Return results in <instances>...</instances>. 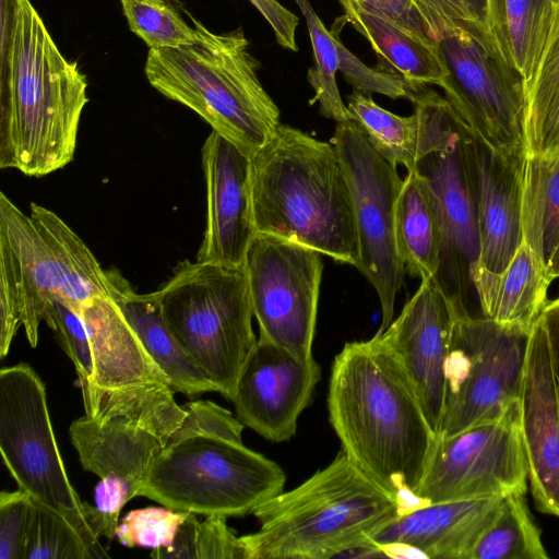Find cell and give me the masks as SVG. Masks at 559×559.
I'll return each mask as SVG.
<instances>
[{
    "instance_id": "cell-25",
    "label": "cell",
    "mask_w": 559,
    "mask_h": 559,
    "mask_svg": "<svg viewBox=\"0 0 559 559\" xmlns=\"http://www.w3.org/2000/svg\"><path fill=\"white\" fill-rule=\"evenodd\" d=\"M111 275L110 296L119 306L146 352L165 373L175 392L188 396L217 386L186 354L169 329L157 292L138 294L118 274Z\"/></svg>"
},
{
    "instance_id": "cell-1",
    "label": "cell",
    "mask_w": 559,
    "mask_h": 559,
    "mask_svg": "<svg viewBox=\"0 0 559 559\" xmlns=\"http://www.w3.org/2000/svg\"><path fill=\"white\" fill-rule=\"evenodd\" d=\"M328 411L348 459L397 498L404 512L417 508L415 493L437 436L402 366L378 334L346 343L334 357Z\"/></svg>"
},
{
    "instance_id": "cell-34",
    "label": "cell",
    "mask_w": 559,
    "mask_h": 559,
    "mask_svg": "<svg viewBox=\"0 0 559 559\" xmlns=\"http://www.w3.org/2000/svg\"><path fill=\"white\" fill-rule=\"evenodd\" d=\"M307 23L314 64L308 70L307 79L314 91L310 104L319 103L320 114L337 122L352 120L336 84L340 67V39L324 26L307 0H295Z\"/></svg>"
},
{
    "instance_id": "cell-18",
    "label": "cell",
    "mask_w": 559,
    "mask_h": 559,
    "mask_svg": "<svg viewBox=\"0 0 559 559\" xmlns=\"http://www.w3.org/2000/svg\"><path fill=\"white\" fill-rule=\"evenodd\" d=\"M206 226L197 261L243 267L255 235L250 189V156L212 130L202 150Z\"/></svg>"
},
{
    "instance_id": "cell-9",
    "label": "cell",
    "mask_w": 559,
    "mask_h": 559,
    "mask_svg": "<svg viewBox=\"0 0 559 559\" xmlns=\"http://www.w3.org/2000/svg\"><path fill=\"white\" fill-rule=\"evenodd\" d=\"M444 97L469 134L499 157L522 164L525 157L526 93L483 22L450 27L436 38Z\"/></svg>"
},
{
    "instance_id": "cell-27",
    "label": "cell",
    "mask_w": 559,
    "mask_h": 559,
    "mask_svg": "<svg viewBox=\"0 0 559 559\" xmlns=\"http://www.w3.org/2000/svg\"><path fill=\"white\" fill-rule=\"evenodd\" d=\"M555 0H486L485 24L525 93L537 74L551 27Z\"/></svg>"
},
{
    "instance_id": "cell-44",
    "label": "cell",
    "mask_w": 559,
    "mask_h": 559,
    "mask_svg": "<svg viewBox=\"0 0 559 559\" xmlns=\"http://www.w3.org/2000/svg\"><path fill=\"white\" fill-rule=\"evenodd\" d=\"M22 324L19 292L9 264L0 259V357L10 350L13 337Z\"/></svg>"
},
{
    "instance_id": "cell-12",
    "label": "cell",
    "mask_w": 559,
    "mask_h": 559,
    "mask_svg": "<svg viewBox=\"0 0 559 559\" xmlns=\"http://www.w3.org/2000/svg\"><path fill=\"white\" fill-rule=\"evenodd\" d=\"M352 194L359 243L357 269L376 289L382 310L377 333L393 321L405 271L394 235L395 205L404 180L369 143L353 120L336 123L331 139Z\"/></svg>"
},
{
    "instance_id": "cell-30",
    "label": "cell",
    "mask_w": 559,
    "mask_h": 559,
    "mask_svg": "<svg viewBox=\"0 0 559 559\" xmlns=\"http://www.w3.org/2000/svg\"><path fill=\"white\" fill-rule=\"evenodd\" d=\"M522 239L559 278V154L525 156L521 168Z\"/></svg>"
},
{
    "instance_id": "cell-40",
    "label": "cell",
    "mask_w": 559,
    "mask_h": 559,
    "mask_svg": "<svg viewBox=\"0 0 559 559\" xmlns=\"http://www.w3.org/2000/svg\"><path fill=\"white\" fill-rule=\"evenodd\" d=\"M32 498L22 489L0 495V559H23Z\"/></svg>"
},
{
    "instance_id": "cell-41",
    "label": "cell",
    "mask_w": 559,
    "mask_h": 559,
    "mask_svg": "<svg viewBox=\"0 0 559 559\" xmlns=\"http://www.w3.org/2000/svg\"><path fill=\"white\" fill-rule=\"evenodd\" d=\"M435 38L443 31L467 22L485 23L486 0H414Z\"/></svg>"
},
{
    "instance_id": "cell-37",
    "label": "cell",
    "mask_w": 559,
    "mask_h": 559,
    "mask_svg": "<svg viewBox=\"0 0 559 559\" xmlns=\"http://www.w3.org/2000/svg\"><path fill=\"white\" fill-rule=\"evenodd\" d=\"M188 514L187 511L156 507L132 510L119 522L116 536L127 547H168Z\"/></svg>"
},
{
    "instance_id": "cell-10",
    "label": "cell",
    "mask_w": 559,
    "mask_h": 559,
    "mask_svg": "<svg viewBox=\"0 0 559 559\" xmlns=\"http://www.w3.org/2000/svg\"><path fill=\"white\" fill-rule=\"evenodd\" d=\"M0 450L19 488L62 515L82 537L92 559L107 558L67 475L55 438L46 388L27 364L0 370Z\"/></svg>"
},
{
    "instance_id": "cell-4",
    "label": "cell",
    "mask_w": 559,
    "mask_h": 559,
    "mask_svg": "<svg viewBox=\"0 0 559 559\" xmlns=\"http://www.w3.org/2000/svg\"><path fill=\"white\" fill-rule=\"evenodd\" d=\"M403 512L341 449L328 466L258 507L260 528L241 540L247 559L352 557L376 547V536Z\"/></svg>"
},
{
    "instance_id": "cell-46",
    "label": "cell",
    "mask_w": 559,
    "mask_h": 559,
    "mask_svg": "<svg viewBox=\"0 0 559 559\" xmlns=\"http://www.w3.org/2000/svg\"><path fill=\"white\" fill-rule=\"evenodd\" d=\"M195 513L189 512L186 520L180 524L176 536L168 547L155 548L153 558H197L198 559V535L200 522Z\"/></svg>"
},
{
    "instance_id": "cell-35",
    "label": "cell",
    "mask_w": 559,
    "mask_h": 559,
    "mask_svg": "<svg viewBox=\"0 0 559 559\" xmlns=\"http://www.w3.org/2000/svg\"><path fill=\"white\" fill-rule=\"evenodd\" d=\"M130 29L144 40L150 49L178 48L193 44L198 38L168 0H120Z\"/></svg>"
},
{
    "instance_id": "cell-38",
    "label": "cell",
    "mask_w": 559,
    "mask_h": 559,
    "mask_svg": "<svg viewBox=\"0 0 559 559\" xmlns=\"http://www.w3.org/2000/svg\"><path fill=\"white\" fill-rule=\"evenodd\" d=\"M47 325L58 334L62 348L74 364L82 393H85L94 377V359L82 317L55 298Z\"/></svg>"
},
{
    "instance_id": "cell-45",
    "label": "cell",
    "mask_w": 559,
    "mask_h": 559,
    "mask_svg": "<svg viewBox=\"0 0 559 559\" xmlns=\"http://www.w3.org/2000/svg\"><path fill=\"white\" fill-rule=\"evenodd\" d=\"M251 4L266 20L276 41L285 49L297 51L296 28L299 19L277 0H249Z\"/></svg>"
},
{
    "instance_id": "cell-24",
    "label": "cell",
    "mask_w": 559,
    "mask_h": 559,
    "mask_svg": "<svg viewBox=\"0 0 559 559\" xmlns=\"http://www.w3.org/2000/svg\"><path fill=\"white\" fill-rule=\"evenodd\" d=\"M69 433L84 469L123 484L131 499L139 496L164 448L153 432L122 417L97 420L85 415L70 425Z\"/></svg>"
},
{
    "instance_id": "cell-11",
    "label": "cell",
    "mask_w": 559,
    "mask_h": 559,
    "mask_svg": "<svg viewBox=\"0 0 559 559\" xmlns=\"http://www.w3.org/2000/svg\"><path fill=\"white\" fill-rule=\"evenodd\" d=\"M530 333L483 316L454 314L437 437L496 420L520 401Z\"/></svg>"
},
{
    "instance_id": "cell-14",
    "label": "cell",
    "mask_w": 559,
    "mask_h": 559,
    "mask_svg": "<svg viewBox=\"0 0 559 559\" xmlns=\"http://www.w3.org/2000/svg\"><path fill=\"white\" fill-rule=\"evenodd\" d=\"M259 338L311 358L321 253L276 236L255 233L243 263Z\"/></svg>"
},
{
    "instance_id": "cell-20",
    "label": "cell",
    "mask_w": 559,
    "mask_h": 559,
    "mask_svg": "<svg viewBox=\"0 0 559 559\" xmlns=\"http://www.w3.org/2000/svg\"><path fill=\"white\" fill-rule=\"evenodd\" d=\"M347 100L352 120L372 147L393 167L403 165L408 171L425 156L448 147L462 123L449 100L427 85L412 92L414 114L408 117L380 107L367 93L354 91Z\"/></svg>"
},
{
    "instance_id": "cell-43",
    "label": "cell",
    "mask_w": 559,
    "mask_h": 559,
    "mask_svg": "<svg viewBox=\"0 0 559 559\" xmlns=\"http://www.w3.org/2000/svg\"><path fill=\"white\" fill-rule=\"evenodd\" d=\"M366 11L386 19L408 32L436 44L437 40L414 0H354Z\"/></svg>"
},
{
    "instance_id": "cell-33",
    "label": "cell",
    "mask_w": 559,
    "mask_h": 559,
    "mask_svg": "<svg viewBox=\"0 0 559 559\" xmlns=\"http://www.w3.org/2000/svg\"><path fill=\"white\" fill-rule=\"evenodd\" d=\"M548 558L525 493L502 498L496 516L478 538L472 555V559Z\"/></svg>"
},
{
    "instance_id": "cell-28",
    "label": "cell",
    "mask_w": 559,
    "mask_h": 559,
    "mask_svg": "<svg viewBox=\"0 0 559 559\" xmlns=\"http://www.w3.org/2000/svg\"><path fill=\"white\" fill-rule=\"evenodd\" d=\"M394 235L405 274L432 278L441 248V215L436 192L417 170L408 171L399 194Z\"/></svg>"
},
{
    "instance_id": "cell-15",
    "label": "cell",
    "mask_w": 559,
    "mask_h": 559,
    "mask_svg": "<svg viewBox=\"0 0 559 559\" xmlns=\"http://www.w3.org/2000/svg\"><path fill=\"white\" fill-rule=\"evenodd\" d=\"M469 139L462 121L448 147L425 156L415 169L429 181L439 201L442 237L432 281L456 316L473 314L472 274L479 255Z\"/></svg>"
},
{
    "instance_id": "cell-42",
    "label": "cell",
    "mask_w": 559,
    "mask_h": 559,
    "mask_svg": "<svg viewBox=\"0 0 559 559\" xmlns=\"http://www.w3.org/2000/svg\"><path fill=\"white\" fill-rule=\"evenodd\" d=\"M226 516L212 514L200 523L198 559H247L241 540L226 524Z\"/></svg>"
},
{
    "instance_id": "cell-6",
    "label": "cell",
    "mask_w": 559,
    "mask_h": 559,
    "mask_svg": "<svg viewBox=\"0 0 559 559\" xmlns=\"http://www.w3.org/2000/svg\"><path fill=\"white\" fill-rule=\"evenodd\" d=\"M285 483L276 462L242 440L207 431L183 417L139 496L176 511L243 516L282 492Z\"/></svg>"
},
{
    "instance_id": "cell-47",
    "label": "cell",
    "mask_w": 559,
    "mask_h": 559,
    "mask_svg": "<svg viewBox=\"0 0 559 559\" xmlns=\"http://www.w3.org/2000/svg\"><path fill=\"white\" fill-rule=\"evenodd\" d=\"M559 401V298L548 301L539 314Z\"/></svg>"
},
{
    "instance_id": "cell-29",
    "label": "cell",
    "mask_w": 559,
    "mask_h": 559,
    "mask_svg": "<svg viewBox=\"0 0 559 559\" xmlns=\"http://www.w3.org/2000/svg\"><path fill=\"white\" fill-rule=\"evenodd\" d=\"M344 19L359 32L390 69L415 91L428 84L441 85L444 69L437 43H430L397 24L372 14L354 0H338Z\"/></svg>"
},
{
    "instance_id": "cell-13",
    "label": "cell",
    "mask_w": 559,
    "mask_h": 559,
    "mask_svg": "<svg viewBox=\"0 0 559 559\" xmlns=\"http://www.w3.org/2000/svg\"><path fill=\"white\" fill-rule=\"evenodd\" d=\"M528 466L520 401L500 418L437 437L415 493L417 506L525 493Z\"/></svg>"
},
{
    "instance_id": "cell-3",
    "label": "cell",
    "mask_w": 559,
    "mask_h": 559,
    "mask_svg": "<svg viewBox=\"0 0 559 559\" xmlns=\"http://www.w3.org/2000/svg\"><path fill=\"white\" fill-rule=\"evenodd\" d=\"M255 233L359 264L356 218L334 145L287 124L250 156Z\"/></svg>"
},
{
    "instance_id": "cell-19",
    "label": "cell",
    "mask_w": 559,
    "mask_h": 559,
    "mask_svg": "<svg viewBox=\"0 0 559 559\" xmlns=\"http://www.w3.org/2000/svg\"><path fill=\"white\" fill-rule=\"evenodd\" d=\"M520 408L535 506L540 512L559 516V401L539 318L530 333Z\"/></svg>"
},
{
    "instance_id": "cell-36",
    "label": "cell",
    "mask_w": 559,
    "mask_h": 559,
    "mask_svg": "<svg viewBox=\"0 0 559 559\" xmlns=\"http://www.w3.org/2000/svg\"><path fill=\"white\" fill-rule=\"evenodd\" d=\"M23 559H92V555L62 515L32 499Z\"/></svg>"
},
{
    "instance_id": "cell-21",
    "label": "cell",
    "mask_w": 559,
    "mask_h": 559,
    "mask_svg": "<svg viewBox=\"0 0 559 559\" xmlns=\"http://www.w3.org/2000/svg\"><path fill=\"white\" fill-rule=\"evenodd\" d=\"M476 219L479 238L478 261L472 274H500L522 242L521 168L469 139Z\"/></svg>"
},
{
    "instance_id": "cell-26",
    "label": "cell",
    "mask_w": 559,
    "mask_h": 559,
    "mask_svg": "<svg viewBox=\"0 0 559 559\" xmlns=\"http://www.w3.org/2000/svg\"><path fill=\"white\" fill-rule=\"evenodd\" d=\"M552 278L522 239L508 266L498 275L475 273L473 286L481 316L531 331L544 307Z\"/></svg>"
},
{
    "instance_id": "cell-39",
    "label": "cell",
    "mask_w": 559,
    "mask_h": 559,
    "mask_svg": "<svg viewBox=\"0 0 559 559\" xmlns=\"http://www.w3.org/2000/svg\"><path fill=\"white\" fill-rule=\"evenodd\" d=\"M340 67L345 80L354 87V91L362 93H379L392 99L406 97L409 99L413 90L397 73L386 70L369 68L352 53L341 41Z\"/></svg>"
},
{
    "instance_id": "cell-8",
    "label": "cell",
    "mask_w": 559,
    "mask_h": 559,
    "mask_svg": "<svg viewBox=\"0 0 559 559\" xmlns=\"http://www.w3.org/2000/svg\"><path fill=\"white\" fill-rule=\"evenodd\" d=\"M80 316L94 359L92 383L82 393L85 415L97 420L129 419L165 445L186 415L165 373L111 296L92 300Z\"/></svg>"
},
{
    "instance_id": "cell-5",
    "label": "cell",
    "mask_w": 559,
    "mask_h": 559,
    "mask_svg": "<svg viewBox=\"0 0 559 559\" xmlns=\"http://www.w3.org/2000/svg\"><path fill=\"white\" fill-rule=\"evenodd\" d=\"M192 21L197 40L178 48L150 49L145 75L160 94L192 109L251 156L281 126L280 109L259 80L260 63L240 28L217 34Z\"/></svg>"
},
{
    "instance_id": "cell-17",
    "label": "cell",
    "mask_w": 559,
    "mask_h": 559,
    "mask_svg": "<svg viewBox=\"0 0 559 559\" xmlns=\"http://www.w3.org/2000/svg\"><path fill=\"white\" fill-rule=\"evenodd\" d=\"M454 311L432 278H423L397 319L377 333L402 366L438 436L444 406V366Z\"/></svg>"
},
{
    "instance_id": "cell-48",
    "label": "cell",
    "mask_w": 559,
    "mask_h": 559,
    "mask_svg": "<svg viewBox=\"0 0 559 559\" xmlns=\"http://www.w3.org/2000/svg\"><path fill=\"white\" fill-rule=\"evenodd\" d=\"M556 1V0H555Z\"/></svg>"
},
{
    "instance_id": "cell-16",
    "label": "cell",
    "mask_w": 559,
    "mask_h": 559,
    "mask_svg": "<svg viewBox=\"0 0 559 559\" xmlns=\"http://www.w3.org/2000/svg\"><path fill=\"white\" fill-rule=\"evenodd\" d=\"M320 378L321 367L313 357L301 358L258 338L230 401L245 426L269 441H288Z\"/></svg>"
},
{
    "instance_id": "cell-31",
    "label": "cell",
    "mask_w": 559,
    "mask_h": 559,
    "mask_svg": "<svg viewBox=\"0 0 559 559\" xmlns=\"http://www.w3.org/2000/svg\"><path fill=\"white\" fill-rule=\"evenodd\" d=\"M31 217L48 241L59 272V299L80 314L98 297L110 296L111 275L83 240L52 211L31 204Z\"/></svg>"
},
{
    "instance_id": "cell-7",
    "label": "cell",
    "mask_w": 559,
    "mask_h": 559,
    "mask_svg": "<svg viewBox=\"0 0 559 559\" xmlns=\"http://www.w3.org/2000/svg\"><path fill=\"white\" fill-rule=\"evenodd\" d=\"M156 292L179 345L218 393L231 400L258 342L243 267L186 260Z\"/></svg>"
},
{
    "instance_id": "cell-32",
    "label": "cell",
    "mask_w": 559,
    "mask_h": 559,
    "mask_svg": "<svg viewBox=\"0 0 559 559\" xmlns=\"http://www.w3.org/2000/svg\"><path fill=\"white\" fill-rule=\"evenodd\" d=\"M559 154V0L537 74L526 93L525 156Z\"/></svg>"
},
{
    "instance_id": "cell-23",
    "label": "cell",
    "mask_w": 559,
    "mask_h": 559,
    "mask_svg": "<svg viewBox=\"0 0 559 559\" xmlns=\"http://www.w3.org/2000/svg\"><path fill=\"white\" fill-rule=\"evenodd\" d=\"M0 259L13 274L19 292L22 324L32 347L37 346L41 321L59 297L60 277L52 250L31 215L0 193Z\"/></svg>"
},
{
    "instance_id": "cell-22",
    "label": "cell",
    "mask_w": 559,
    "mask_h": 559,
    "mask_svg": "<svg viewBox=\"0 0 559 559\" xmlns=\"http://www.w3.org/2000/svg\"><path fill=\"white\" fill-rule=\"evenodd\" d=\"M503 497L424 504L402 513L373 546H403L421 558L472 559L475 545L496 516Z\"/></svg>"
},
{
    "instance_id": "cell-2",
    "label": "cell",
    "mask_w": 559,
    "mask_h": 559,
    "mask_svg": "<svg viewBox=\"0 0 559 559\" xmlns=\"http://www.w3.org/2000/svg\"><path fill=\"white\" fill-rule=\"evenodd\" d=\"M86 76L56 46L29 0L0 34V168L43 177L72 162Z\"/></svg>"
}]
</instances>
